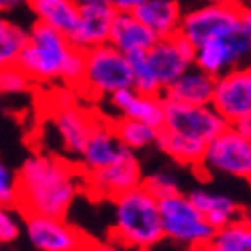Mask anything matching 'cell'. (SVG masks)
<instances>
[{
	"instance_id": "obj_25",
	"label": "cell",
	"mask_w": 251,
	"mask_h": 251,
	"mask_svg": "<svg viewBox=\"0 0 251 251\" xmlns=\"http://www.w3.org/2000/svg\"><path fill=\"white\" fill-rule=\"evenodd\" d=\"M208 243L212 251H251V225L241 217L217 229Z\"/></svg>"
},
{
	"instance_id": "obj_33",
	"label": "cell",
	"mask_w": 251,
	"mask_h": 251,
	"mask_svg": "<svg viewBox=\"0 0 251 251\" xmlns=\"http://www.w3.org/2000/svg\"><path fill=\"white\" fill-rule=\"evenodd\" d=\"M84 251H123V249L117 247L112 241H88Z\"/></svg>"
},
{
	"instance_id": "obj_9",
	"label": "cell",
	"mask_w": 251,
	"mask_h": 251,
	"mask_svg": "<svg viewBox=\"0 0 251 251\" xmlns=\"http://www.w3.org/2000/svg\"><path fill=\"white\" fill-rule=\"evenodd\" d=\"M251 53V25H243L241 29L227 37L210 39L194 47V66L217 78L233 68L247 66Z\"/></svg>"
},
{
	"instance_id": "obj_39",
	"label": "cell",
	"mask_w": 251,
	"mask_h": 251,
	"mask_svg": "<svg viewBox=\"0 0 251 251\" xmlns=\"http://www.w3.org/2000/svg\"><path fill=\"white\" fill-rule=\"evenodd\" d=\"M8 25V19H4V17H0V31H2L4 27Z\"/></svg>"
},
{
	"instance_id": "obj_13",
	"label": "cell",
	"mask_w": 251,
	"mask_h": 251,
	"mask_svg": "<svg viewBox=\"0 0 251 251\" xmlns=\"http://www.w3.org/2000/svg\"><path fill=\"white\" fill-rule=\"evenodd\" d=\"M147 59L164 92V88H168L188 68L194 66V47L182 35L176 33L172 37L155 39V43L147 49Z\"/></svg>"
},
{
	"instance_id": "obj_31",
	"label": "cell",
	"mask_w": 251,
	"mask_h": 251,
	"mask_svg": "<svg viewBox=\"0 0 251 251\" xmlns=\"http://www.w3.org/2000/svg\"><path fill=\"white\" fill-rule=\"evenodd\" d=\"M17 202V172L0 161V206H15Z\"/></svg>"
},
{
	"instance_id": "obj_23",
	"label": "cell",
	"mask_w": 251,
	"mask_h": 251,
	"mask_svg": "<svg viewBox=\"0 0 251 251\" xmlns=\"http://www.w3.org/2000/svg\"><path fill=\"white\" fill-rule=\"evenodd\" d=\"M155 145L166 155H170L174 161H178L182 166H198L204 155V149H206V143L188 139V137H182L178 133H172L166 129L157 131Z\"/></svg>"
},
{
	"instance_id": "obj_36",
	"label": "cell",
	"mask_w": 251,
	"mask_h": 251,
	"mask_svg": "<svg viewBox=\"0 0 251 251\" xmlns=\"http://www.w3.org/2000/svg\"><path fill=\"white\" fill-rule=\"evenodd\" d=\"M78 8H92V6H110V0H72Z\"/></svg>"
},
{
	"instance_id": "obj_4",
	"label": "cell",
	"mask_w": 251,
	"mask_h": 251,
	"mask_svg": "<svg viewBox=\"0 0 251 251\" xmlns=\"http://www.w3.org/2000/svg\"><path fill=\"white\" fill-rule=\"evenodd\" d=\"M131 86V68L125 53L104 43L84 51V74L80 92L92 100L108 98L112 92Z\"/></svg>"
},
{
	"instance_id": "obj_10",
	"label": "cell",
	"mask_w": 251,
	"mask_h": 251,
	"mask_svg": "<svg viewBox=\"0 0 251 251\" xmlns=\"http://www.w3.org/2000/svg\"><path fill=\"white\" fill-rule=\"evenodd\" d=\"M210 108L227 123L251 117V70L233 68L215 78Z\"/></svg>"
},
{
	"instance_id": "obj_3",
	"label": "cell",
	"mask_w": 251,
	"mask_h": 251,
	"mask_svg": "<svg viewBox=\"0 0 251 251\" xmlns=\"http://www.w3.org/2000/svg\"><path fill=\"white\" fill-rule=\"evenodd\" d=\"M115 223L112 243L123 251H147L164 239L157 198L143 186L125 192L112 200Z\"/></svg>"
},
{
	"instance_id": "obj_27",
	"label": "cell",
	"mask_w": 251,
	"mask_h": 251,
	"mask_svg": "<svg viewBox=\"0 0 251 251\" xmlns=\"http://www.w3.org/2000/svg\"><path fill=\"white\" fill-rule=\"evenodd\" d=\"M25 39H27V31L8 21L6 27L0 31V68L17 64Z\"/></svg>"
},
{
	"instance_id": "obj_34",
	"label": "cell",
	"mask_w": 251,
	"mask_h": 251,
	"mask_svg": "<svg viewBox=\"0 0 251 251\" xmlns=\"http://www.w3.org/2000/svg\"><path fill=\"white\" fill-rule=\"evenodd\" d=\"M231 129H235L239 135L247 137V139H251V117H245V119H239V121H235L233 125H229Z\"/></svg>"
},
{
	"instance_id": "obj_14",
	"label": "cell",
	"mask_w": 251,
	"mask_h": 251,
	"mask_svg": "<svg viewBox=\"0 0 251 251\" xmlns=\"http://www.w3.org/2000/svg\"><path fill=\"white\" fill-rule=\"evenodd\" d=\"M51 123H53V131L57 135L64 153L78 159L88 135H90L94 125L98 123V117H94L90 110H86L74 102L61 108H53Z\"/></svg>"
},
{
	"instance_id": "obj_24",
	"label": "cell",
	"mask_w": 251,
	"mask_h": 251,
	"mask_svg": "<svg viewBox=\"0 0 251 251\" xmlns=\"http://www.w3.org/2000/svg\"><path fill=\"white\" fill-rule=\"evenodd\" d=\"M110 127L115 131L119 143L125 149H131V151H139V149H145L149 145H155L157 131H159L141 121L127 119V117H119L117 121H110Z\"/></svg>"
},
{
	"instance_id": "obj_30",
	"label": "cell",
	"mask_w": 251,
	"mask_h": 251,
	"mask_svg": "<svg viewBox=\"0 0 251 251\" xmlns=\"http://www.w3.org/2000/svg\"><path fill=\"white\" fill-rule=\"evenodd\" d=\"M21 231H23V225H21L19 210L15 212L12 206H0V245L17 241Z\"/></svg>"
},
{
	"instance_id": "obj_18",
	"label": "cell",
	"mask_w": 251,
	"mask_h": 251,
	"mask_svg": "<svg viewBox=\"0 0 251 251\" xmlns=\"http://www.w3.org/2000/svg\"><path fill=\"white\" fill-rule=\"evenodd\" d=\"M106 43L129 55L135 51H147L155 43V37L133 12H115Z\"/></svg>"
},
{
	"instance_id": "obj_29",
	"label": "cell",
	"mask_w": 251,
	"mask_h": 251,
	"mask_svg": "<svg viewBox=\"0 0 251 251\" xmlns=\"http://www.w3.org/2000/svg\"><path fill=\"white\" fill-rule=\"evenodd\" d=\"M31 84L33 82L27 78V74H25L17 64L0 68V94L2 96L23 94V92L29 90Z\"/></svg>"
},
{
	"instance_id": "obj_21",
	"label": "cell",
	"mask_w": 251,
	"mask_h": 251,
	"mask_svg": "<svg viewBox=\"0 0 251 251\" xmlns=\"http://www.w3.org/2000/svg\"><path fill=\"white\" fill-rule=\"evenodd\" d=\"M133 15L153 33L155 39H164L178 33L184 12L178 0H147Z\"/></svg>"
},
{
	"instance_id": "obj_35",
	"label": "cell",
	"mask_w": 251,
	"mask_h": 251,
	"mask_svg": "<svg viewBox=\"0 0 251 251\" xmlns=\"http://www.w3.org/2000/svg\"><path fill=\"white\" fill-rule=\"evenodd\" d=\"M23 4H27V0H0V17H4V15H8V12L17 10Z\"/></svg>"
},
{
	"instance_id": "obj_5",
	"label": "cell",
	"mask_w": 251,
	"mask_h": 251,
	"mask_svg": "<svg viewBox=\"0 0 251 251\" xmlns=\"http://www.w3.org/2000/svg\"><path fill=\"white\" fill-rule=\"evenodd\" d=\"M243 25H251V12L243 4H212L192 8L182 15L178 35L198 47L210 39L227 37L241 29Z\"/></svg>"
},
{
	"instance_id": "obj_11",
	"label": "cell",
	"mask_w": 251,
	"mask_h": 251,
	"mask_svg": "<svg viewBox=\"0 0 251 251\" xmlns=\"http://www.w3.org/2000/svg\"><path fill=\"white\" fill-rule=\"evenodd\" d=\"M225 127H227V123L210 106H186V104L166 102L164 125H161V129L166 131L178 133L200 143H208Z\"/></svg>"
},
{
	"instance_id": "obj_22",
	"label": "cell",
	"mask_w": 251,
	"mask_h": 251,
	"mask_svg": "<svg viewBox=\"0 0 251 251\" xmlns=\"http://www.w3.org/2000/svg\"><path fill=\"white\" fill-rule=\"evenodd\" d=\"M27 6L35 15V23L47 25L57 33L70 37L80 19V8L72 0H27Z\"/></svg>"
},
{
	"instance_id": "obj_17",
	"label": "cell",
	"mask_w": 251,
	"mask_h": 251,
	"mask_svg": "<svg viewBox=\"0 0 251 251\" xmlns=\"http://www.w3.org/2000/svg\"><path fill=\"white\" fill-rule=\"evenodd\" d=\"M215 78L206 72L192 66L188 68L180 78H176L168 88H164L161 98L166 102L186 104V106H210Z\"/></svg>"
},
{
	"instance_id": "obj_38",
	"label": "cell",
	"mask_w": 251,
	"mask_h": 251,
	"mask_svg": "<svg viewBox=\"0 0 251 251\" xmlns=\"http://www.w3.org/2000/svg\"><path fill=\"white\" fill-rule=\"evenodd\" d=\"M190 251H212V249H210V243H204V245H196V247H192Z\"/></svg>"
},
{
	"instance_id": "obj_6",
	"label": "cell",
	"mask_w": 251,
	"mask_h": 251,
	"mask_svg": "<svg viewBox=\"0 0 251 251\" xmlns=\"http://www.w3.org/2000/svg\"><path fill=\"white\" fill-rule=\"evenodd\" d=\"M157 208H159L164 237L186 245L188 249L208 243L217 231L196 210V206L190 202V198L182 192L159 198Z\"/></svg>"
},
{
	"instance_id": "obj_15",
	"label": "cell",
	"mask_w": 251,
	"mask_h": 251,
	"mask_svg": "<svg viewBox=\"0 0 251 251\" xmlns=\"http://www.w3.org/2000/svg\"><path fill=\"white\" fill-rule=\"evenodd\" d=\"M108 104L119 110L121 117L141 121L153 129H161L164 125L166 102L161 94H141L135 88H121L108 96Z\"/></svg>"
},
{
	"instance_id": "obj_20",
	"label": "cell",
	"mask_w": 251,
	"mask_h": 251,
	"mask_svg": "<svg viewBox=\"0 0 251 251\" xmlns=\"http://www.w3.org/2000/svg\"><path fill=\"white\" fill-rule=\"evenodd\" d=\"M186 196L190 198V202L206 219V223L212 229L227 227L229 223L243 217L241 204L229 194H219V192L204 190V188H198V190H192Z\"/></svg>"
},
{
	"instance_id": "obj_2",
	"label": "cell",
	"mask_w": 251,
	"mask_h": 251,
	"mask_svg": "<svg viewBox=\"0 0 251 251\" xmlns=\"http://www.w3.org/2000/svg\"><path fill=\"white\" fill-rule=\"evenodd\" d=\"M17 66L35 84L59 80L68 88H78L84 74V51L74 47L66 35L35 23L27 31Z\"/></svg>"
},
{
	"instance_id": "obj_7",
	"label": "cell",
	"mask_w": 251,
	"mask_h": 251,
	"mask_svg": "<svg viewBox=\"0 0 251 251\" xmlns=\"http://www.w3.org/2000/svg\"><path fill=\"white\" fill-rule=\"evenodd\" d=\"M141 161L131 149H123V153L112 164L82 174V190L98 200H115L117 196L141 186Z\"/></svg>"
},
{
	"instance_id": "obj_28",
	"label": "cell",
	"mask_w": 251,
	"mask_h": 251,
	"mask_svg": "<svg viewBox=\"0 0 251 251\" xmlns=\"http://www.w3.org/2000/svg\"><path fill=\"white\" fill-rule=\"evenodd\" d=\"M141 186L151 196H155L157 200L182 192L180 190V180L176 178L172 172H168V170H157V172L149 174V176H143Z\"/></svg>"
},
{
	"instance_id": "obj_8",
	"label": "cell",
	"mask_w": 251,
	"mask_h": 251,
	"mask_svg": "<svg viewBox=\"0 0 251 251\" xmlns=\"http://www.w3.org/2000/svg\"><path fill=\"white\" fill-rule=\"evenodd\" d=\"M198 168L206 172H217L233 178H251V139L239 135L229 125L215 139L206 143L204 155Z\"/></svg>"
},
{
	"instance_id": "obj_12",
	"label": "cell",
	"mask_w": 251,
	"mask_h": 251,
	"mask_svg": "<svg viewBox=\"0 0 251 251\" xmlns=\"http://www.w3.org/2000/svg\"><path fill=\"white\" fill-rule=\"evenodd\" d=\"M27 239L39 251H84L86 235L66 219L57 217H23Z\"/></svg>"
},
{
	"instance_id": "obj_37",
	"label": "cell",
	"mask_w": 251,
	"mask_h": 251,
	"mask_svg": "<svg viewBox=\"0 0 251 251\" xmlns=\"http://www.w3.org/2000/svg\"><path fill=\"white\" fill-rule=\"evenodd\" d=\"M212 4H243V0H206Z\"/></svg>"
},
{
	"instance_id": "obj_32",
	"label": "cell",
	"mask_w": 251,
	"mask_h": 251,
	"mask_svg": "<svg viewBox=\"0 0 251 251\" xmlns=\"http://www.w3.org/2000/svg\"><path fill=\"white\" fill-rule=\"evenodd\" d=\"M147 0H110V6L115 12H135Z\"/></svg>"
},
{
	"instance_id": "obj_16",
	"label": "cell",
	"mask_w": 251,
	"mask_h": 251,
	"mask_svg": "<svg viewBox=\"0 0 251 251\" xmlns=\"http://www.w3.org/2000/svg\"><path fill=\"white\" fill-rule=\"evenodd\" d=\"M123 145L119 143V139L115 137V131L110 127V121L98 119V123L94 125V129L88 135V139L84 143V149L78 157L80 161V172H94L100 170L108 164H112L121 153H123Z\"/></svg>"
},
{
	"instance_id": "obj_19",
	"label": "cell",
	"mask_w": 251,
	"mask_h": 251,
	"mask_svg": "<svg viewBox=\"0 0 251 251\" xmlns=\"http://www.w3.org/2000/svg\"><path fill=\"white\" fill-rule=\"evenodd\" d=\"M115 17L112 6H92V8H80V19L74 33L68 37L74 47L80 51H88L92 47L104 45L108 41L110 23Z\"/></svg>"
},
{
	"instance_id": "obj_1",
	"label": "cell",
	"mask_w": 251,
	"mask_h": 251,
	"mask_svg": "<svg viewBox=\"0 0 251 251\" xmlns=\"http://www.w3.org/2000/svg\"><path fill=\"white\" fill-rule=\"evenodd\" d=\"M82 190V172L68 159L35 153L17 172V210L21 217L66 219Z\"/></svg>"
},
{
	"instance_id": "obj_26",
	"label": "cell",
	"mask_w": 251,
	"mask_h": 251,
	"mask_svg": "<svg viewBox=\"0 0 251 251\" xmlns=\"http://www.w3.org/2000/svg\"><path fill=\"white\" fill-rule=\"evenodd\" d=\"M131 68V88L141 94H161V86L155 78V72L147 59V51H135L127 55Z\"/></svg>"
}]
</instances>
